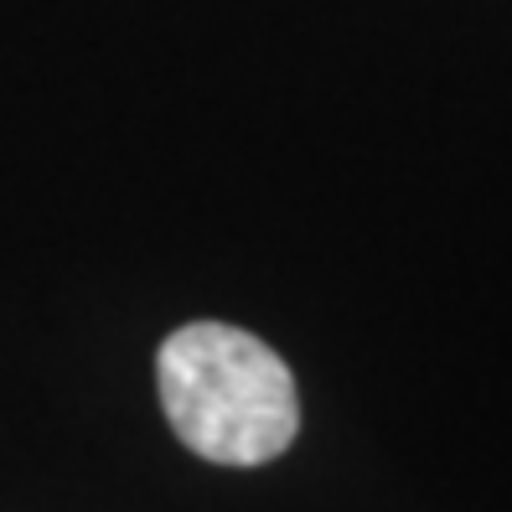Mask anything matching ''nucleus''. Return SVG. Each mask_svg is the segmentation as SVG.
<instances>
[{"instance_id":"obj_1","label":"nucleus","mask_w":512,"mask_h":512,"mask_svg":"<svg viewBox=\"0 0 512 512\" xmlns=\"http://www.w3.org/2000/svg\"><path fill=\"white\" fill-rule=\"evenodd\" d=\"M156 388L176 440L213 466H264L300 435L285 357L223 321H192L156 352Z\"/></svg>"}]
</instances>
